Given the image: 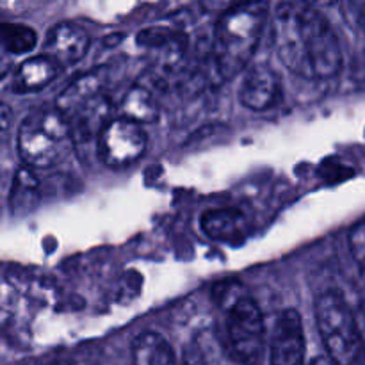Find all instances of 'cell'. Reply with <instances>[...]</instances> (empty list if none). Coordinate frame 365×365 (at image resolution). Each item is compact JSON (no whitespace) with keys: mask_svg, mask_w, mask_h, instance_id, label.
Listing matches in <instances>:
<instances>
[{"mask_svg":"<svg viewBox=\"0 0 365 365\" xmlns=\"http://www.w3.org/2000/svg\"><path fill=\"white\" fill-rule=\"evenodd\" d=\"M351 9L356 24H359L360 27H362V31L365 32V0H351Z\"/></svg>","mask_w":365,"mask_h":365,"instance_id":"21","label":"cell"},{"mask_svg":"<svg viewBox=\"0 0 365 365\" xmlns=\"http://www.w3.org/2000/svg\"><path fill=\"white\" fill-rule=\"evenodd\" d=\"M267 20L269 6L264 0H242L221 13L214 29L212 61L223 81H232L248 68Z\"/></svg>","mask_w":365,"mask_h":365,"instance_id":"2","label":"cell"},{"mask_svg":"<svg viewBox=\"0 0 365 365\" xmlns=\"http://www.w3.org/2000/svg\"><path fill=\"white\" fill-rule=\"evenodd\" d=\"M273 43L284 66L309 81H327L342 68L341 43L330 21L298 0L274 9Z\"/></svg>","mask_w":365,"mask_h":365,"instance_id":"1","label":"cell"},{"mask_svg":"<svg viewBox=\"0 0 365 365\" xmlns=\"http://www.w3.org/2000/svg\"><path fill=\"white\" fill-rule=\"evenodd\" d=\"M225 334L232 353L241 362L253 364L266 346V323L260 307L248 294H235L227 302Z\"/></svg>","mask_w":365,"mask_h":365,"instance_id":"5","label":"cell"},{"mask_svg":"<svg viewBox=\"0 0 365 365\" xmlns=\"http://www.w3.org/2000/svg\"><path fill=\"white\" fill-rule=\"evenodd\" d=\"M298 2H303L307 4V6L310 7H327V6H334V4L341 2V0H298Z\"/></svg>","mask_w":365,"mask_h":365,"instance_id":"23","label":"cell"},{"mask_svg":"<svg viewBox=\"0 0 365 365\" xmlns=\"http://www.w3.org/2000/svg\"><path fill=\"white\" fill-rule=\"evenodd\" d=\"M310 365H331L330 360L328 359H323V356H319V359H314V362Z\"/></svg>","mask_w":365,"mask_h":365,"instance_id":"24","label":"cell"},{"mask_svg":"<svg viewBox=\"0 0 365 365\" xmlns=\"http://www.w3.org/2000/svg\"><path fill=\"white\" fill-rule=\"evenodd\" d=\"M160 107L159 100L153 95V91L146 86L135 84L125 93L120 106V116L127 120L135 121L139 125L152 123L159 118Z\"/></svg>","mask_w":365,"mask_h":365,"instance_id":"15","label":"cell"},{"mask_svg":"<svg viewBox=\"0 0 365 365\" xmlns=\"http://www.w3.org/2000/svg\"><path fill=\"white\" fill-rule=\"evenodd\" d=\"M135 365H180L170 342L155 331L138 335L132 344Z\"/></svg>","mask_w":365,"mask_h":365,"instance_id":"16","label":"cell"},{"mask_svg":"<svg viewBox=\"0 0 365 365\" xmlns=\"http://www.w3.org/2000/svg\"><path fill=\"white\" fill-rule=\"evenodd\" d=\"M239 2H242V0H202V6L207 11H220V13H223V11L230 9L232 6Z\"/></svg>","mask_w":365,"mask_h":365,"instance_id":"20","label":"cell"},{"mask_svg":"<svg viewBox=\"0 0 365 365\" xmlns=\"http://www.w3.org/2000/svg\"><path fill=\"white\" fill-rule=\"evenodd\" d=\"M305 330L298 310H284L274 321L269 339V365H307Z\"/></svg>","mask_w":365,"mask_h":365,"instance_id":"7","label":"cell"},{"mask_svg":"<svg viewBox=\"0 0 365 365\" xmlns=\"http://www.w3.org/2000/svg\"><path fill=\"white\" fill-rule=\"evenodd\" d=\"M41 200L39 192V180L36 178L34 171L29 166H21L14 175L13 185L9 192V207L14 216H25L31 214L38 207Z\"/></svg>","mask_w":365,"mask_h":365,"instance_id":"17","label":"cell"},{"mask_svg":"<svg viewBox=\"0 0 365 365\" xmlns=\"http://www.w3.org/2000/svg\"><path fill=\"white\" fill-rule=\"evenodd\" d=\"M89 48V36L81 25L57 24L46 36L45 56L53 59L57 66H71L86 56Z\"/></svg>","mask_w":365,"mask_h":365,"instance_id":"10","label":"cell"},{"mask_svg":"<svg viewBox=\"0 0 365 365\" xmlns=\"http://www.w3.org/2000/svg\"><path fill=\"white\" fill-rule=\"evenodd\" d=\"M138 43L153 52H160V56L168 59V63H175L182 59L185 53L187 38L184 32L170 27H148L139 32Z\"/></svg>","mask_w":365,"mask_h":365,"instance_id":"14","label":"cell"},{"mask_svg":"<svg viewBox=\"0 0 365 365\" xmlns=\"http://www.w3.org/2000/svg\"><path fill=\"white\" fill-rule=\"evenodd\" d=\"M36 45H38V34L29 25L13 24V21L0 24V46L11 56L32 52Z\"/></svg>","mask_w":365,"mask_h":365,"instance_id":"18","label":"cell"},{"mask_svg":"<svg viewBox=\"0 0 365 365\" xmlns=\"http://www.w3.org/2000/svg\"><path fill=\"white\" fill-rule=\"evenodd\" d=\"M316 323L331 365H365V342L344 296L327 291L316 299Z\"/></svg>","mask_w":365,"mask_h":365,"instance_id":"3","label":"cell"},{"mask_svg":"<svg viewBox=\"0 0 365 365\" xmlns=\"http://www.w3.org/2000/svg\"><path fill=\"white\" fill-rule=\"evenodd\" d=\"M239 88V102L252 110H266L282 98L280 75L266 64L246 68Z\"/></svg>","mask_w":365,"mask_h":365,"instance_id":"8","label":"cell"},{"mask_svg":"<svg viewBox=\"0 0 365 365\" xmlns=\"http://www.w3.org/2000/svg\"><path fill=\"white\" fill-rule=\"evenodd\" d=\"M200 227L205 232L207 237L214 239V241L234 242L245 239L252 225L241 210L210 209L202 214Z\"/></svg>","mask_w":365,"mask_h":365,"instance_id":"11","label":"cell"},{"mask_svg":"<svg viewBox=\"0 0 365 365\" xmlns=\"http://www.w3.org/2000/svg\"><path fill=\"white\" fill-rule=\"evenodd\" d=\"M59 73V66L48 56H34L25 59L14 71L13 89L18 93H32L46 88Z\"/></svg>","mask_w":365,"mask_h":365,"instance_id":"13","label":"cell"},{"mask_svg":"<svg viewBox=\"0 0 365 365\" xmlns=\"http://www.w3.org/2000/svg\"><path fill=\"white\" fill-rule=\"evenodd\" d=\"M113 118V106H110V100L106 93H102L91 102L84 103L81 109L71 113L70 116H66L73 148L88 146L91 143L96 148L100 134Z\"/></svg>","mask_w":365,"mask_h":365,"instance_id":"9","label":"cell"},{"mask_svg":"<svg viewBox=\"0 0 365 365\" xmlns=\"http://www.w3.org/2000/svg\"><path fill=\"white\" fill-rule=\"evenodd\" d=\"M13 68V56L0 46V81L6 77Z\"/></svg>","mask_w":365,"mask_h":365,"instance_id":"22","label":"cell"},{"mask_svg":"<svg viewBox=\"0 0 365 365\" xmlns=\"http://www.w3.org/2000/svg\"><path fill=\"white\" fill-rule=\"evenodd\" d=\"M349 248H351L353 259L365 277V220L356 223L349 232Z\"/></svg>","mask_w":365,"mask_h":365,"instance_id":"19","label":"cell"},{"mask_svg":"<svg viewBox=\"0 0 365 365\" xmlns=\"http://www.w3.org/2000/svg\"><path fill=\"white\" fill-rule=\"evenodd\" d=\"M50 365H75L73 362H70V360H64V359H61V360H53L52 364Z\"/></svg>","mask_w":365,"mask_h":365,"instance_id":"25","label":"cell"},{"mask_svg":"<svg viewBox=\"0 0 365 365\" xmlns=\"http://www.w3.org/2000/svg\"><path fill=\"white\" fill-rule=\"evenodd\" d=\"M148 135L143 125L116 116L106 125L96 141V153L106 166L121 170L138 163L146 152Z\"/></svg>","mask_w":365,"mask_h":365,"instance_id":"6","label":"cell"},{"mask_svg":"<svg viewBox=\"0 0 365 365\" xmlns=\"http://www.w3.org/2000/svg\"><path fill=\"white\" fill-rule=\"evenodd\" d=\"M20 159L29 168H52L73 148L70 127L57 107L34 109L24 118L16 135Z\"/></svg>","mask_w":365,"mask_h":365,"instance_id":"4","label":"cell"},{"mask_svg":"<svg viewBox=\"0 0 365 365\" xmlns=\"http://www.w3.org/2000/svg\"><path fill=\"white\" fill-rule=\"evenodd\" d=\"M107 73L106 70H93L88 73L81 75L75 78L70 86L59 93L56 100V107L64 118L70 116L77 109H81L84 103L91 102L98 95H102L103 88H106Z\"/></svg>","mask_w":365,"mask_h":365,"instance_id":"12","label":"cell"}]
</instances>
